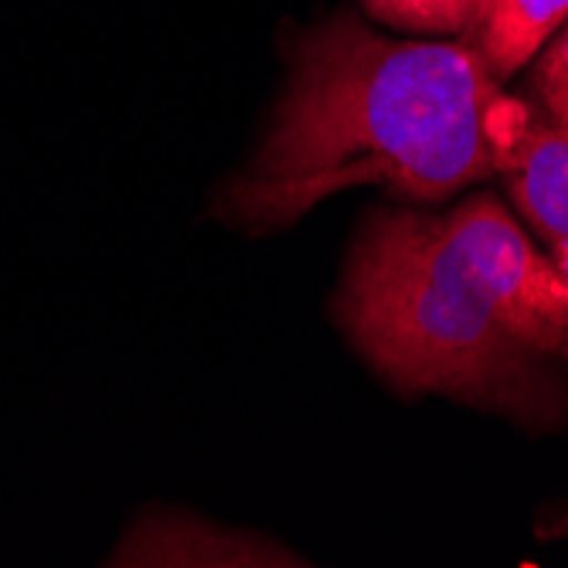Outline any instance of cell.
Segmentation results:
<instances>
[{
	"label": "cell",
	"mask_w": 568,
	"mask_h": 568,
	"mask_svg": "<svg viewBox=\"0 0 568 568\" xmlns=\"http://www.w3.org/2000/svg\"><path fill=\"white\" fill-rule=\"evenodd\" d=\"M337 314L402 392L548 419L568 365V280L490 194L446 215L378 212Z\"/></svg>",
	"instance_id": "6da1fadb"
},
{
	"label": "cell",
	"mask_w": 568,
	"mask_h": 568,
	"mask_svg": "<svg viewBox=\"0 0 568 568\" xmlns=\"http://www.w3.org/2000/svg\"><path fill=\"white\" fill-rule=\"evenodd\" d=\"M500 102L474 41L385 38L337 14L300 34L276 126L225 212L283 225L354 184L443 201L497 178Z\"/></svg>",
	"instance_id": "7a4b0ae2"
},
{
	"label": "cell",
	"mask_w": 568,
	"mask_h": 568,
	"mask_svg": "<svg viewBox=\"0 0 568 568\" xmlns=\"http://www.w3.org/2000/svg\"><path fill=\"white\" fill-rule=\"evenodd\" d=\"M497 178L568 280V82H528L494 116Z\"/></svg>",
	"instance_id": "3957f363"
},
{
	"label": "cell",
	"mask_w": 568,
	"mask_h": 568,
	"mask_svg": "<svg viewBox=\"0 0 568 568\" xmlns=\"http://www.w3.org/2000/svg\"><path fill=\"white\" fill-rule=\"evenodd\" d=\"M568 21V0H484V14L470 41L490 72L507 79L525 69L541 44Z\"/></svg>",
	"instance_id": "277c9868"
},
{
	"label": "cell",
	"mask_w": 568,
	"mask_h": 568,
	"mask_svg": "<svg viewBox=\"0 0 568 568\" xmlns=\"http://www.w3.org/2000/svg\"><path fill=\"white\" fill-rule=\"evenodd\" d=\"M365 11L398 31L423 34H474L484 0H365Z\"/></svg>",
	"instance_id": "5b68a950"
},
{
	"label": "cell",
	"mask_w": 568,
	"mask_h": 568,
	"mask_svg": "<svg viewBox=\"0 0 568 568\" xmlns=\"http://www.w3.org/2000/svg\"><path fill=\"white\" fill-rule=\"evenodd\" d=\"M531 79H538V82H568V28L558 34V41L541 55V62L535 65Z\"/></svg>",
	"instance_id": "8992f818"
},
{
	"label": "cell",
	"mask_w": 568,
	"mask_h": 568,
	"mask_svg": "<svg viewBox=\"0 0 568 568\" xmlns=\"http://www.w3.org/2000/svg\"><path fill=\"white\" fill-rule=\"evenodd\" d=\"M555 531H558V535H565V538H568V514H565V518H561V521H558V528H555Z\"/></svg>",
	"instance_id": "52a82bcc"
}]
</instances>
